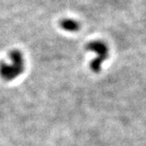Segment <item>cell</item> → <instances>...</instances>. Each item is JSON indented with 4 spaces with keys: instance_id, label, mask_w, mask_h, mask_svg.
Returning a JSON list of instances; mask_svg holds the SVG:
<instances>
[{
    "instance_id": "6da1fadb",
    "label": "cell",
    "mask_w": 146,
    "mask_h": 146,
    "mask_svg": "<svg viewBox=\"0 0 146 146\" xmlns=\"http://www.w3.org/2000/svg\"><path fill=\"white\" fill-rule=\"evenodd\" d=\"M11 64L0 62V77L5 81L15 79L23 73L25 70V61L22 53L18 49H13L10 52Z\"/></svg>"
},
{
    "instance_id": "7a4b0ae2",
    "label": "cell",
    "mask_w": 146,
    "mask_h": 146,
    "mask_svg": "<svg viewBox=\"0 0 146 146\" xmlns=\"http://www.w3.org/2000/svg\"><path fill=\"white\" fill-rule=\"evenodd\" d=\"M86 49L94 51L97 57L94 58L90 64V68L93 72H100L101 64L108 57V48L101 40H93L86 45Z\"/></svg>"
},
{
    "instance_id": "3957f363",
    "label": "cell",
    "mask_w": 146,
    "mask_h": 146,
    "mask_svg": "<svg viewBox=\"0 0 146 146\" xmlns=\"http://www.w3.org/2000/svg\"><path fill=\"white\" fill-rule=\"evenodd\" d=\"M60 27L68 32H77L80 29V23L73 19H64L60 21Z\"/></svg>"
}]
</instances>
